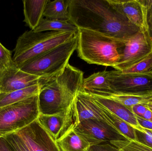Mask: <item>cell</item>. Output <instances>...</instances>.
<instances>
[{
	"label": "cell",
	"instance_id": "d590c367",
	"mask_svg": "<svg viewBox=\"0 0 152 151\" xmlns=\"http://www.w3.org/2000/svg\"><path fill=\"white\" fill-rule=\"evenodd\" d=\"M120 150V151H126L125 150Z\"/></svg>",
	"mask_w": 152,
	"mask_h": 151
},
{
	"label": "cell",
	"instance_id": "5b68a950",
	"mask_svg": "<svg viewBox=\"0 0 152 151\" xmlns=\"http://www.w3.org/2000/svg\"><path fill=\"white\" fill-rule=\"evenodd\" d=\"M77 35L72 40L34 58L18 66L21 71L46 80L56 76L69 64L77 50Z\"/></svg>",
	"mask_w": 152,
	"mask_h": 151
},
{
	"label": "cell",
	"instance_id": "5bb4252c",
	"mask_svg": "<svg viewBox=\"0 0 152 151\" xmlns=\"http://www.w3.org/2000/svg\"><path fill=\"white\" fill-rule=\"evenodd\" d=\"M73 109L74 126L88 119H97L106 122L98 111L93 98L89 94L84 91L80 92L77 95L73 103Z\"/></svg>",
	"mask_w": 152,
	"mask_h": 151
},
{
	"label": "cell",
	"instance_id": "3957f363",
	"mask_svg": "<svg viewBox=\"0 0 152 151\" xmlns=\"http://www.w3.org/2000/svg\"><path fill=\"white\" fill-rule=\"evenodd\" d=\"M125 43L96 31L79 28L77 55L88 64L113 67L119 62Z\"/></svg>",
	"mask_w": 152,
	"mask_h": 151
},
{
	"label": "cell",
	"instance_id": "4dcf8cb0",
	"mask_svg": "<svg viewBox=\"0 0 152 151\" xmlns=\"http://www.w3.org/2000/svg\"><path fill=\"white\" fill-rule=\"evenodd\" d=\"M147 109L148 108L143 105L137 104L133 105L130 110L135 115L142 118Z\"/></svg>",
	"mask_w": 152,
	"mask_h": 151
},
{
	"label": "cell",
	"instance_id": "8992f818",
	"mask_svg": "<svg viewBox=\"0 0 152 151\" xmlns=\"http://www.w3.org/2000/svg\"><path fill=\"white\" fill-rule=\"evenodd\" d=\"M38 95L0 107V137L17 133L37 120Z\"/></svg>",
	"mask_w": 152,
	"mask_h": 151
},
{
	"label": "cell",
	"instance_id": "1f68e13d",
	"mask_svg": "<svg viewBox=\"0 0 152 151\" xmlns=\"http://www.w3.org/2000/svg\"><path fill=\"white\" fill-rule=\"evenodd\" d=\"M137 120L139 126L143 129L152 130V122L142 117L136 116Z\"/></svg>",
	"mask_w": 152,
	"mask_h": 151
},
{
	"label": "cell",
	"instance_id": "d4e9b609",
	"mask_svg": "<svg viewBox=\"0 0 152 151\" xmlns=\"http://www.w3.org/2000/svg\"><path fill=\"white\" fill-rule=\"evenodd\" d=\"M111 144L119 150L126 151H152V149L139 143L135 141L130 140L112 141Z\"/></svg>",
	"mask_w": 152,
	"mask_h": 151
},
{
	"label": "cell",
	"instance_id": "e575fe53",
	"mask_svg": "<svg viewBox=\"0 0 152 151\" xmlns=\"http://www.w3.org/2000/svg\"><path fill=\"white\" fill-rule=\"evenodd\" d=\"M145 105L148 109L151 110L152 111V102L148 103L146 104V105Z\"/></svg>",
	"mask_w": 152,
	"mask_h": 151
},
{
	"label": "cell",
	"instance_id": "e0dca14e",
	"mask_svg": "<svg viewBox=\"0 0 152 151\" xmlns=\"http://www.w3.org/2000/svg\"><path fill=\"white\" fill-rule=\"evenodd\" d=\"M49 0H24L22 1L25 18L24 22L34 30L43 18L45 5Z\"/></svg>",
	"mask_w": 152,
	"mask_h": 151
},
{
	"label": "cell",
	"instance_id": "603a6c76",
	"mask_svg": "<svg viewBox=\"0 0 152 151\" xmlns=\"http://www.w3.org/2000/svg\"><path fill=\"white\" fill-rule=\"evenodd\" d=\"M108 97L118 102L130 110L133 105L137 104L145 105L152 102V94L147 95H114Z\"/></svg>",
	"mask_w": 152,
	"mask_h": 151
},
{
	"label": "cell",
	"instance_id": "2e32d148",
	"mask_svg": "<svg viewBox=\"0 0 152 151\" xmlns=\"http://www.w3.org/2000/svg\"><path fill=\"white\" fill-rule=\"evenodd\" d=\"M107 72L106 71L98 72L84 79L83 91L106 97L115 95L107 79Z\"/></svg>",
	"mask_w": 152,
	"mask_h": 151
},
{
	"label": "cell",
	"instance_id": "8d00e7d4",
	"mask_svg": "<svg viewBox=\"0 0 152 151\" xmlns=\"http://www.w3.org/2000/svg\"><path fill=\"white\" fill-rule=\"evenodd\" d=\"M151 73L152 74V69L151 71Z\"/></svg>",
	"mask_w": 152,
	"mask_h": 151
},
{
	"label": "cell",
	"instance_id": "9c48e42d",
	"mask_svg": "<svg viewBox=\"0 0 152 151\" xmlns=\"http://www.w3.org/2000/svg\"><path fill=\"white\" fill-rule=\"evenodd\" d=\"M74 129L91 147L103 142L128 140L106 121L97 119L83 121L74 126Z\"/></svg>",
	"mask_w": 152,
	"mask_h": 151
},
{
	"label": "cell",
	"instance_id": "30bf717a",
	"mask_svg": "<svg viewBox=\"0 0 152 151\" xmlns=\"http://www.w3.org/2000/svg\"><path fill=\"white\" fill-rule=\"evenodd\" d=\"M15 133L30 151H61L57 142L37 120Z\"/></svg>",
	"mask_w": 152,
	"mask_h": 151
},
{
	"label": "cell",
	"instance_id": "7a4b0ae2",
	"mask_svg": "<svg viewBox=\"0 0 152 151\" xmlns=\"http://www.w3.org/2000/svg\"><path fill=\"white\" fill-rule=\"evenodd\" d=\"M84 79V73L69 64L56 76L39 79L40 114H54L70 108L78 94L83 91Z\"/></svg>",
	"mask_w": 152,
	"mask_h": 151
},
{
	"label": "cell",
	"instance_id": "44dd1931",
	"mask_svg": "<svg viewBox=\"0 0 152 151\" xmlns=\"http://www.w3.org/2000/svg\"><path fill=\"white\" fill-rule=\"evenodd\" d=\"M43 17L53 20L69 21L68 0H49L45 8Z\"/></svg>",
	"mask_w": 152,
	"mask_h": 151
},
{
	"label": "cell",
	"instance_id": "ba28073f",
	"mask_svg": "<svg viewBox=\"0 0 152 151\" xmlns=\"http://www.w3.org/2000/svg\"><path fill=\"white\" fill-rule=\"evenodd\" d=\"M152 53V41L148 32L140 30L125 43L119 62L113 68L117 71H123Z\"/></svg>",
	"mask_w": 152,
	"mask_h": 151
},
{
	"label": "cell",
	"instance_id": "9a60e30c",
	"mask_svg": "<svg viewBox=\"0 0 152 151\" xmlns=\"http://www.w3.org/2000/svg\"><path fill=\"white\" fill-rule=\"evenodd\" d=\"M90 95L98 103L126 121L134 129L141 131L143 130L144 129L138 124L136 115L130 109L110 98Z\"/></svg>",
	"mask_w": 152,
	"mask_h": 151
},
{
	"label": "cell",
	"instance_id": "f546056e",
	"mask_svg": "<svg viewBox=\"0 0 152 151\" xmlns=\"http://www.w3.org/2000/svg\"><path fill=\"white\" fill-rule=\"evenodd\" d=\"M88 151H120L118 148L109 142L91 146Z\"/></svg>",
	"mask_w": 152,
	"mask_h": 151
},
{
	"label": "cell",
	"instance_id": "7402d4cb",
	"mask_svg": "<svg viewBox=\"0 0 152 151\" xmlns=\"http://www.w3.org/2000/svg\"><path fill=\"white\" fill-rule=\"evenodd\" d=\"M78 28L69 21L53 20L42 18L37 27L33 30L36 32L48 31L77 32Z\"/></svg>",
	"mask_w": 152,
	"mask_h": 151
},
{
	"label": "cell",
	"instance_id": "277c9868",
	"mask_svg": "<svg viewBox=\"0 0 152 151\" xmlns=\"http://www.w3.org/2000/svg\"><path fill=\"white\" fill-rule=\"evenodd\" d=\"M77 32L26 31L17 40L12 60L18 67L72 40L77 35Z\"/></svg>",
	"mask_w": 152,
	"mask_h": 151
},
{
	"label": "cell",
	"instance_id": "836d02e7",
	"mask_svg": "<svg viewBox=\"0 0 152 151\" xmlns=\"http://www.w3.org/2000/svg\"><path fill=\"white\" fill-rule=\"evenodd\" d=\"M143 118L149 121L152 122V111L149 109H147L145 111V113L144 114L142 117Z\"/></svg>",
	"mask_w": 152,
	"mask_h": 151
},
{
	"label": "cell",
	"instance_id": "6da1fadb",
	"mask_svg": "<svg viewBox=\"0 0 152 151\" xmlns=\"http://www.w3.org/2000/svg\"><path fill=\"white\" fill-rule=\"evenodd\" d=\"M69 20L78 28L96 31L123 42L140 31L109 0H68Z\"/></svg>",
	"mask_w": 152,
	"mask_h": 151
},
{
	"label": "cell",
	"instance_id": "f1b7e54d",
	"mask_svg": "<svg viewBox=\"0 0 152 151\" xmlns=\"http://www.w3.org/2000/svg\"><path fill=\"white\" fill-rule=\"evenodd\" d=\"M146 9V21L148 33L152 41V0H141Z\"/></svg>",
	"mask_w": 152,
	"mask_h": 151
},
{
	"label": "cell",
	"instance_id": "8fae6325",
	"mask_svg": "<svg viewBox=\"0 0 152 151\" xmlns=\"http://www.w3.org/2000/svg\"><path fill=\"white\" fill-rule=\"evenodd\" d=\"M37 120L57 141L74 126L73 105L67 110L58 113L40 114Z\"/></svg>",
	"mask_w": 152,
	"mask_h": 151
},
{
	"label": "cell",
	"instance_id": "83f0119b",
	"mask_svg": "<svg viewBox=\"0 0 152 151\" xmlns=\"http://www.w3.org/2000/svg\"><path fill=\"white\" fill-rule=\"evenodd\" d=\"M135 141L152 149V130L144 129L143 131L135 129Z\"/></svg>",
	"mask_w": 152,
	"mask_h": 151
},
{
	"label": "cell",
	"instance_id": "ffe728a7",
	"mask_svg": "<svg viewBox=\"0 0 152 151\" xmlns=\"http://www.w3.org/2000/svg\"><path fill=\"white\" fill-rule=\"evenodd\" d=\"M39 84L9 93L0 92V107L18 103L39 95Z\"/></svg>",
	"mask_w": 152,
	"mask_h": 151
},
{
	"label": "cell",
	"instance_id": "cb8c5ba5",
	"mask_svg": "<svg viewBox=\"0 0 152 151\" xmlns=\"http://www.w3.org/2000/svg\"><path fill=\"white\" fill-rule=\"evenodd\" d=\"M152 69V53L142 61L121 71L127 74L151 73Z\"/></svg>",
	"mask_w": 152,
	"mask_h": 151
},
{
	"label": "cell",
	"instance_id": "52a82bcc",
	"mask_svg": "<svg viewBox=\"0 0 152 151\" xmlns=\"http://www.w3.org/2000/svg\"><path fill=\"white\" fill-rule=\"evenodd\" d=\"M107 79L115 95L152 94V74H127L117 70L108 71Z\"/></svg>",
	"mask_w": 152,
	"mask_h": 151
},
{
	"label": "cell",
	"instance_id": "484cf974",
	"mask_svg": "<svg viewBox=\"0 0 152 151\" xmlns=\"http://www.w3.org/2000/svg\"><path fill=\"white\" fill-rule=\"evenodd\" d=\"M16 65L12 60L11 51L0 42V75L8 68Z\"/></svg>",
	"mask_w": 152,
	"mask_h": 151
},
{
	"label": "cell",
	"instance_id": "4fadbf2b",
	"mask_svg": "<svg viewBox=\"0 0 152 151\" xmlns=\"http://www.w3.org/2000/svg\"><path fill=\"white\" fill-rule=\"evenodd\" d=\"M111 4L141 31L148 32L146 9L141 0H109Z\"/></svg>",
	"mask_w": 152,
	"mask_h": 151
},
{
	"label": "cell",
	"instance_id": "ac0fdd59",
	"mask_svg": "<svg viewBox=\"0 0 152 151\" xmlns=\"http://www.w3.org/2000/svg\"><path fill=\"white\" fill-rule=\"evenodd\" d=\"M93 99L97 106L98 111L103 116L106 122L110 126H111L119 133L126 137L128 140L135 141V132L134 128L132 127L126 121L119 118L117 115L106 109L105 107L102 106L94 98Z\"/></svg>",
	"mask_w": 152,
	"mask_h": 151
},
{
	"label": "cell",
	"instance_id": "d6986e66",
	"mask_svg": "<svg viewBox=\"0 0 152 151\" xmlns=\"http://www.w3.org/2000/svg\"><path fill=\"white\" fill-rule=\"evenodd\" d=\"M61 151H88L90 144L71 127L57 141Z\"/></svg>",
	"mask_w": 152,
	"mask_h": 151
},
{
	"label": "cell",
	"instance_id": "4316f807",
	"mask_svg": "<svg viewBox=\"0 0 152 151\" xmlns=\"http://www.w3.org/2000/svg\"><path fill=\"white\" fill-rule=\"evenodd\" d=\"M9 143L15 151H30L22 138L16 133L3 137Z\"/></svg>",
	"mask_w": 152,
	"mask_h": 151
},
{
	"label": "cell",
	"instance_id": "7c38bea8",
	"mask_svg": "<svg viewBox=\"0 0 152 151\" xmlns=\"http://www.w3.org/2000/svg\"><path fill=\"white\" fill-rule=\"evenodd\" d=\"M39 79L38 76L21 71L16 65L0 75V92L9 93L37 85Z\"/></svg>",
	"mask_w": 152,
	"mask_h": 151
},
{
	"label": "cell",
	"instance_id": "d6a6232c",
	"mask_svg": "<svg viewBox=\"0 0 152 151\" xmlns=\"http://www.w3.org/2000/svg\"><path fill=\"white\" fill-rule=\"evenodd\" d=\"M0 151H15L4 137H0Z\"/></svg>",
	"mask_w": 152,
	"mask_h": 151
}]
</instances>
